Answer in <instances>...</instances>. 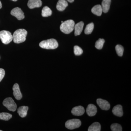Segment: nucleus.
Masks as SVG:
<instances>
[{
	"mask_svg": "<svg viewBox=\"0 0 131 131\" xmlns=\"http://www.w3.org/2000/svg\"><path fill=\"white\" fill-rule=\"evenodd\" d=\"M111 130L112 131H122V128L121 126L118 124H113L111 125Z\"/></svg>",
	"mask_w": 131,
	"mask_h": 131,
	"instance_id": "obj_25",
	"label": "nucleus"
},
{
	"mask_svg": "<svg viewBox=\"0 0 131 131\" xmlns=\"http://www.w3.org/2000/svg\"><path fill=\"white\" fill-rule=\"evenodd\" d=\"M42 3L41 0H29L27 5L30 9L40 7L42 6Z\"/></svg>",
	"mask_w": 131,
	"mask_h": 131,
	"instance_id": "obj_10",
	"label": "nucleus"
},
{
	"mask_svg": "<svg viewBox=\"0 0 131 131\" xmlns=\"http://www.w3.org/2000/svg\"><path fill=\"white\" fill-rule=\"evenodd\" d=\"M111 0H103L102 2L101 7L103 12L105 13H107L110 9Z\"/></svg>",
	"mask_w": 131,
	"mask_h": 131,
	"instance_id": "obj_16",
	"label": "nucleus"
},
{
	"mask_svg": "<svg viewBox=\"0 0 131 131\" xmlns=\"http://www.w3.org/2000/svg\"><path fill=\"white\" fill-rule=\"evenodd\" d=\"M96 102L98 105L102 110H107L110 109V105L107 101L98 98L96 101Z\"/></svg>",
	"mask_w": 131,
	"mask_h": 131,
	"instance_id": "obj_8",
	"label": "nucleus"
},
{
	"mask_svg": "<svg viewBox=\"0 0 131 131\" xmlns=\"http://www.w3.org/2000/svg\"><path fill=\"white\" fill-rule=\"evenodd\" d=\"M0 131H2V130H0Z\"/></svg>",
	"mask_w": 131,
	"mask_h": 131,
	"instance_id": "obj_31",
	"label": "nucleus"
},
{
	"mask_svg": "<svg viewBox=\"0 0 131 131\" xmlns=\"http://www.w3.org/2000/svg\"><path fill=\"white\" fill-rule=\"evenodd\" d=\"M2 7V5L1 2L0 1V9H1Z\"/></svg>",
	"mask_w": 131,
	"mask_h": 131,
	"instance_id": "obj_29",
	"label": "nucleus"
},
{
	"mask_svg": "<svg viewBox=\"0 0 131 131\" xmlns=\"http://www.w3.org/2000/svg\"><path fill=\"white\" fill-rule=\"evenodd\" d=\"M28 109V107L22 106L19 108L18 109V113L19 116L21 118H24L26 116L27 111Z\"/></svg>",
	"mask_w": 131,
	"mask_h": 131,
	"instance_id": "obj_17",
	"label": "nucleus"
},
{
	"mask_svg": "<svg viewBox=\"0 0 131 131\" xmlns=\"http://www.w3.org/2000/svg\"><path fill=\"white\" fill-rule=\"evenodd\" d=\"M13 95L15 98L18 100H21L22 95L18 84L17 83L15 84L13 86Z\"/></svg>",
	"mask_w": 131,
	"mask_h": 131,
	"instance_id": "obj_9",
	"label": "nucleus"
},
{
	"mask_svg": "<svg viewBox=\"0 0 131 131\" xmlns=\"http://www.w3.org/2000/svg\"><path fill=\"white\" fill-rule=\"evenodd\" d=\"M39 46L43 49H55L58 46V44L56 39H50L42 41L39 43Z\"/></svg>",
	"mask_w": 131,
	"mask_h": 131,
	"instance_id": "obj_3",
	"label": "nucleus"
},
{
	"mask_svg": "<svg viewBox=\"0 0 131 131\" xmlns=\"http://www.w3.org/2000/svg\"><path fill=\"white\" fill-rule=\"evenodd\" d=\"M84 25V23L82 21L79 22L75 25L74 29L75 30V36L80 35L81 34Z\"/></svg>",
	"mask_w": 131,
	"mask_h": 131,
	"instance_id": "obj_15",
	"label": "nucleus"
},
{
	"mask_svg": "<svg viewBox=\"0 0 131 131\" xmlns=\"http://www.w3.org/2000/svg\"><path fill=\"white\" fill-rule=\"evenodd\" d=\"M114 115L119 117H122L123 115L122 107L121 105H117L113 108L112 111Z\"/></svg>",
	"mask_w": 131,
	"mask_h": 131,
	"instance_id": "obj_14",
	"label": "nucleus"
},
{
	"mask_svg": "<svg viewBox=\"0 0 131 131\" xmlns=\"http://www.w3.org/2000/svg\"><path fill=\"white\" fill-rule=\"evenodd\" d=\"M91 12L95 15L100 16L103 12L101 6L98 5L94 6L91 9Z\"/></svg>",
	"mask_w": 131,
	"mask_h": 131,
	"instance_id": "obj_18",
	"label": "nucleus"
},
{
	"mask_svg": "<svg viewBox=\"0 0 131 131\" xmlns=\"http://www.w3.org/2000/svg\"><path fill=\"white\" fill-rule=\"evenodd\" d=\"M5 75V71L3 69L0 68V82L3 79Z\"/></svg>",
	"mask_w": 131,
	"mask_h": 131,
	"instance_id": "obj_27",
	"label": "nucleus"
},
{
	"mask_svg": "<svg viewBox=\"0 0 131 131\" xmlns=\"http://www.w3.org/2000/svg\"><path fill=\"white\" fill-rule=\"evenodd\" d=\"M66 1H68L69 2L72 3L74 1V0H66Z\"/></svg>",
	"mask_w": 131,
	"mask_h": 131,
	"instance_id": "obj_28",
	"label": "nucleus"
},
{
	"mask_svg": "<svg viewBox=\"0 0 131 131\" xmlns=\"http://www.w3.org/2000/svg\"><path fill=\"white\" fill-rule=\"evenodd\" d=\"M97 112V108L96 106L93 104H89L86 109L87 114L90 117H93L96 114Z\"/></svg>",
	"mask_w": 131,
	"mask_h": 131,
	"instance_id": "obj_11",
	"label": "nucleus"
},
{
	"mask_svg": "<svg viewBox=\"0 0 131 131\" xmlns=\"http://www.w3.org/2000/svg\"><path fill=\"white\" fill-rule=\"evenodd\" d=\"M83 51L82 49L78 46H75L74 47V53L76 56H80L82 54Z\"/></svg>",
	"mask_w": 131,
	"mask_h": 131,
	"instance_id": "obj_26",
	"label": "nucleus"
},
{
	"mask_svg": "<svg viewBox=\"0 0 131 131\" xmlns=\"http://www.w3.org/2000/svg\"><path fill=\"white\" fill-rule=\"evenodd\" d=\"M0 39L4 44H8L13 40V35L8 31H0Z\"/></svg>",
	"mask_w": 131,
	"mask_h": 131,
	"instance_id": "obj_4",
	"label": "nucleus"
},
{
	"mask_svg": "<svg viewBox=\"0 0 131 131\" xmlns=\"http://www.w3.org/2000/svg\"><path fill=\"white\" fill-rule=\"evenodd\" d=\"M12 1H16L17 0H12Z\"/></svg>",
	"mask_w": 131,
	"mask_h": 131,
	"instance_id": "obj_30",
	"label": "nucleus"
},
{
	"mask_svg": "<svg viewBox=\"0 0 131 131\" xmlns=\"http://www.w3.org/2000/svg\"><path fill=\"white\" fill-rule=\"evenodd\" d=\"M101 126L99 122H94L89 127L88 131H101Z\"/></svg>",
	"mask_w": 131,
	"mask_h": 131,
	"instance_id": "obj_19",
	"label": "nucleus"
},
{
	"mask_svg": "<svg viewBox=\"0 0 131 131\" xmlns=\"http://www.w3.org/2000/svg\"><path fill=\"white\" fill-rule=\"evenodd\" d=\"M94 28V24L93 23H91L87 25L84 30V32L86 34H89L93 32Z\"/></svg>",
	"mask_w": 131,
	"mask_h": 131,
	"instance_id": "obj_22",
	"label": "nucleus"
},
{
	"mask_svg": "<svg viewBox=\"0 0 131 131\" xmlns=\"http://www.w3.org/2000/svg\"><path fill=\"white\" fill-rule=\"evenodd\" d=\"M11 14L15 16L18 20H21L25 18L24 12L20 8L16 7L12 10Z\"/></svg>",
	"mask_w": 131,
	"mask_h": 131,
	"instance_id": "obj_7",
	"label": "nucleus"
},
{
	"mask_svg": "<svg viewBox=\"0 0 131 131\" xmlns=\"http://www.w3.org/2000/svg\"><path fill=\"white\" fill-rule=\"evenodd\" d=\"M52 14V11L48 7L45 6L42 10V15L43 17H48Z\"/></svg>",
	"mask_w": 131,
	"mask_h": 131,
	"instance_id": "obj_20",
	"label": "nucleus"
},
{
	"mask_svg": "<svg viewBox=\"0 0 131 131\" xmlns=\"http://www.w3.org/2000/svg\"><path fill=\"white\" fill-rule=\"evenodd\" d=\"M75 22L72 20H69L63 22L60 26V30L64 33L68 34L74 30Z\"/></svg>",
	"mask_w": 131,
	"mask_h": 131,
	"instance_id": "obj_2",
	"label": "nucleus"
},
{
	"mask_svg": "<svg viewBox=\"0 0 131 131\" xmlns=\"http://www.w3.org/2000/svg\"><path fill=\"white\" fill-rule=\"evenodd\" d=\"M81 122L78 119H72L67 121L66 122L65 126L67 129L73 130L81 126Z\"/></svg>",
	"mask_w": 131,
	"mask_h": 131,
	"instance_id": "obj_6",
	"label": "nucleus"
},
{
	"mask_svg": "<svg viewBox=\"0 0 131 131\" xmlns=\"http://www.w3.org/2000/svg\"><path fill=\"white\" fill-rule=\"evenodd\" d=\"M85 112L84 107L82 106H78L73 108L71 110L72 114L75 116H81L83 115Z\"/></svg>",
	"mask_w": 131,
	"mask_h": 131,
	"instance_id": "obj_12",
	"label": "nucleus"
},
{
	"mask_svg": "<svg viewBox=\"0 0 131 131\" xmlns=\"http://www.w3.org/2000/svg\"><path fill=\"white\" fill-rule=\"evenodd\" d=\"M3 106L10 111L15 112L16 110L17 106L12 98H7L5 99L3 102Z\"/></svg>",
	"mask_w": 131,
	"mask_h": 131,
	"instance_id": "obj_5",
	"label": "nucleus"
},
{
	"mask_svg": "<svg viewBox=\"0 0 131 131\" xmlns=\"http://www.w3.org/2000/svg\"><path fill=\"white\" fill-rule=\"evenodd\" d=\"M27 32L24 29H19L16 30L13 35V40L15 43L19 44L25 42Z\"/></svg>",
	"mask_w": 131,
	"mask_h": 131,
	"instance_id": "obj_1",
	"label": "nucleus"
},
{
	"mask_svg": "<svg viewBox=\"0 0 131 131\" xmlns=\"http://www.w3.org/2000/svg\"><path fill=\"white\" fill-rule=\"evenodd\" d=\"M115 50L117 54L120 57L122 56L124 51V47L120 45H117L115 47Z\"/></svg>",
	"mask_w": 131,
	"mask_h": 131,
	"instance_id": "obj_24",
	"label": "nucleus"
},
{
	"mask_svg": "<svg viewBox=\"0 0 131 131\" xmlns=\"http://www.w3.org/2000/svg\"><path fill=\"white\" fill-rule=\"evenodd\" d=\"M68 5V3L66 0H59L57 3L56 8L58 11H63Z\"/></svg>",
	"mask_w": 131,
	"mask_h": 131,
	"instance_id": "obj_13",
	"label": "nucleus"
},
{
	"mask_svg": "<svg viewBox=\"0 0 131 131\" xmlns=\"http://www.w3.org/2000/svg\"><path fill=\"white\" fill-rule=\"evenodd\" d=\"M105 42V40L103 39H99V40L96 41V43H95V47L96 49H99V50H101L103 47Z\"/></svg>",
	"mask_w": 131,
	"mask_h": 131,
	"instance_id": "obj_23",
	"label": "nucleus"
},
{
	"mask_svg": "<svg viewBox=\"0 0 131 131\" xmlns=\"http://www.w3.org/2000/svg\"><path fill=\"white\" fill-rule=\"evenodd\" d=\"M12 115L11 114L7 113H0V120H3L8 121L11 119Z\"/></svg>",
	"mask_w": 131,
	"mask_h": 131,
	"instance_id": "obj_21",
	"label": "nucleus"
}]
</instances>
